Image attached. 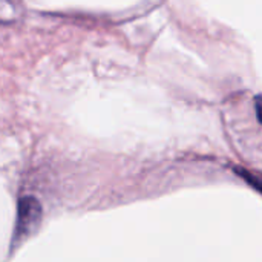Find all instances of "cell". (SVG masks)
<instances>
[{
	"label": "cell",
	"mask_w": 262,
	"mask_h": 262,
	"mask_svg": "<svg viewBox=\"0 0 262 262\" xmlns=\"http://www.w3.org/2000/svg\"><path fill=\"white\" fill-rule=\"evenodd\" d=\"M41 220V206L34 196H23L17 206V221L14 239H21L32 233Z\"/></svg>",
	"instance_id": "1"
}]
</instances>
